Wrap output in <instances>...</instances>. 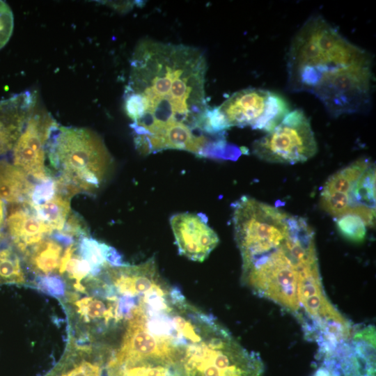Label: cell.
<instances>
[{
  "label": "cell",
  "instance_id": "14",
  "mask_svg": "<svg viewBox=\"0 0 376 376\" xmlns=\"http://www.w3.org/2000/svg\"><path fill=\"white\" fill-rule=\"evenodd\" d=\"M36 215L52 230H62L70 210L68 197L56 192L47 201L37 205H31Z\"/></svg>",
  "mask_w": 376,
  "mask_h": 376
},
{
  "label": "cell",
  "instance_id": "8",
  "mask_svg": "<svg viewBox=\"0 0 376 376\" xmlns=\"http://www.w3.org/2000/svg\"><path fill=\"white\" fill-rule=\"evenodd\" d=\"M56 123L49 113L36 106L13 149V164L40 182L49 179L45 167L46 146Z\"/></svg>",
  "mask_w": 376,
  "mask_h": 376
},
{
  "label": "cell",
  "instance_id": "13",
  "mask_svg": "<svg viewBox=\"0 0 376 376\" xmlns=\"http://www.w3.org/2000/svg\"><path fill=\"white\" fill-rule=\"evenodd\" d=\"M62 252L63 249L59 243L47 240H42L25 254L35 272L42 275H48L59 270L63 256Z\"/></svg>",
  "mask_w": 376,
  "mask_h": 376
},
{
  "label": "cell",
  "instance_id": "16",
  "mask_svg": "<svg viewBox=\"0 0 376 376\" xmlns=\"http://www.w3.org/2000/svg\"><path fill=\"white\" fill-rule=\"evenodd\" d=\"M337 228L346 239L353 242H361L366 236L367 226L361 217L346 214L336 219Z\"/></svg>",
  "mask_w": 376,
  "mask_h": 376
},
{
  "label": "cell",
  "instance_id": "3",
  "mask_svg": "<svg viewBox=\"0 0 376 376\" xmlns=\"http://www.w3.org/2000/svg\"><path fill=\"white\" fill-rule=\"evenodd\" d=\"M288 88L315 96L333 117L367 111L372 104V56L320 15L293 37L287 58Z\"/></svg>",
  "mask_w": 376,
  "mask_h": 376
},
{
  "label": "cell",
  "instance_id": "4",
  "mask_svg": "<svg viewBox=\"0 0 376 376\" xmlns=\"http://www.w3.org/2000/svg\"><path fill=\"white\" fill-rule=\"evenodd\" d=\"M46 154L61 174L60 183L71 194L98 189L111 164V156L97 134L86 128L57 123L51 130Z\"/></svg>",
  "mask_w": 376,
  "mask_h": 376
},
{
  "label": "cell",
  "instance_id": "18",
  "mask_svg": "<svg viewBox=\"0 0 376 376\" xmlns=\"http://www.w3.org/2000/svg\"><path fill=\"white\" fill-rule=\"evenodd\" d=\"M102 367L101 363L84 361L61 376H102Z\"/></svg>",
  "mask_w": 376,
  "mask_h": 376
},
{
  "label": "cell",
  "instance_id": "12",
  "mask_svg": "<svg viewBox=\"0 0 376 376\" xmlns=\"http://www.w3.org/2000/svg\"><path fill=\"white\" fill-rule=\"evenodd\" d=\"M28 175L20 169L0 160V199L13 203H29L33 189Z\"/></svg>",
  "mask_w": 376,
  "mask_h": 376
},
{
  "label": "cell",
  "instance_id": "11",
  "mask_svg": "<svg viewBox=\"0 0 376 376\" xmlns=\"http://www.w3.org/2000/svg\"><path fill=\"white\" fill-rule=\"evenodd\" d=\"M6 224L12 246L24 253L53 231L34 211L31 212L26 207L12 210Z\"/></svg>",
  "mask_w": 376,
  "mask_h": 376
},
{
  "label": "cell",
  "instance_id": "6",
  "mask_svg": "<svg viewBox=\"0 0 376 376\" xmlns=\"http://www.w3.org/2000/svg\"><path fill=\"white\" fill-rule=\"evenodd\" d=\"M212 111L222 132L231 127L249 126L269 132L290 112V107L276 93L249 88L234 93Z\"/></svg>",
  "mask_w": 376,
  "mask_h": 376
},
{
  "label": "cell",
  "instance_id": "9",
  "mask_svg": "<svg viewBox=\"0 0 376 376\" xmlns=\"http://www.w3.org/2000/svg\"><path fill=\"white\" fill-rule=\"evenodd\" d=\"M170 223L179 253L191 260L203 262L219 243L217 233L201 214L178 213Z\"/></svg>",
  "mask_w": 376,
  "mask_h": 376
},
{
  "label": "cell",
  "instance_id": "17",
  "mask_svg": "<svg viewBox=\"0 0 376 376\" xmlns=\"http://www.w3.org/2000/svg\"><path fill=\"white\" fill-rule=\"evenodd\" d=\"M14 27L13 12L9 6L0 0V49L10 40Z\"/></svg>",
  "mask_w": 376,
  "mask_h": 376
},
{
  "label": "cell",
  "instance_id": "10",
  "mask_svg": "<svg viewBox=\"0 0 376 376\" xmlns=\"http://www.w3.org/2000/svg\"><path fill=\"white\" fill-rule=\"evenodd\" d=\"M36 97L30 91L0 100V155L12 150L36 106Z\"/></svg>",
  "mask_w": 376,
  "mask_h": 376
},
{
  "label": "cell",
  "instance_id": "15",
  "mask_svg": "<svg viewBox=\"0 0 376 376\" xmlns=\"http://www.w3.org/2000/svg\"><path fill=\"white\" fill-rule=\"evenodd\" d=\"M0 283H25L19 257L12 245L0 246Z\"/></svg>",
  "mask_w": 376,
  "mask_h": 376
},
{
  "label": "cell",
  "instance_id": "7",
  "mask_svg": "<svg viewBox=\"0 0 376 376\" xmlns=\"http://www.w3.org/2000/svg\"><path fill=\"white\" fill-rule=\"evenodd\" d=\"M317 151V141L310 120L299 109L287 113L273 130L252 144V152L258 158L271 163L304 162Z\"/></svg>",
  "mask_w": 376,
  "mask_h": 376
},
{
  "label": "cell",
  "instance_id": "5",
  "mask_svg": "<svg viewBox=\"0 0 376 376\" xmlns=\"http://www.w3.org/2000/svg\"><path fill=\"white\" fill-rule=\"evenodd\" d=\"M324 211L337 219L346 214L359 216L367 226L375 217V166L361 158L331 175L320 193Z\"/></svg>",
  "mask_w": 376,
  "mask_h": 376
},
{
  "label": "cell",
  "instance_id": "2",
  "mask_svg": "<svg viewBox=\"0 0 376 376\" xmlns=\"http://www.w3.org/2000/svg\"><path fill=\"white\" fill-rule=\"evenodd\" d=\"M233 206L243 283L297 318L300 283L320 272L313 228L304 218L247 196Z\"/></svg>",
  "mask_w": 376,
  "mask_h": 376
},
{
  "label": "cell",
  "instance_id": "20",
  "mask_svg": "<svg viewBox=\"0 0 376 376\" xmlns=\"http://www.w3.org/2000/svg\"><path fill=\"white\" fill-rule=\"evenodd\" d=\"M6 222L4 201L0 199V243L4 237V227Z\"/></svg>",
  "mask_w": 376,
  "mask_h": 376
},
{
  "label": "cell",
  "instance_id": "19",
  "mask_svg": "<svg viewBox=\"0 0 376 376\" xmlns=\"http://www.w3.org/2000/svg\"><path fill=\"white\" fill-rule=\"evenodd\" d=\"M39 285L43 290L52 295L59 296L64 293L63 283L58 278L46 277L42 279Z\"/></svg>",
  "mask_w": 376,
  "mask_h": 376
},
{
  "label": "cell",
  "instance_id": "1",
  "mask_svg": "<svg viewBox=\"0 0 376 376\" xmlns=\"http://www.w3.org/2000/svg\"><path fill=\"white\" fill-rule=\"evenodd\" d=\"M206 71V58L198 48L151 39L138 43L123 98L140 153L200 150L203 136H209L202 130L209 108Z\"/></svg>",
  "mask_w": 376,
  "mask_h": 376
}]
</instances>
